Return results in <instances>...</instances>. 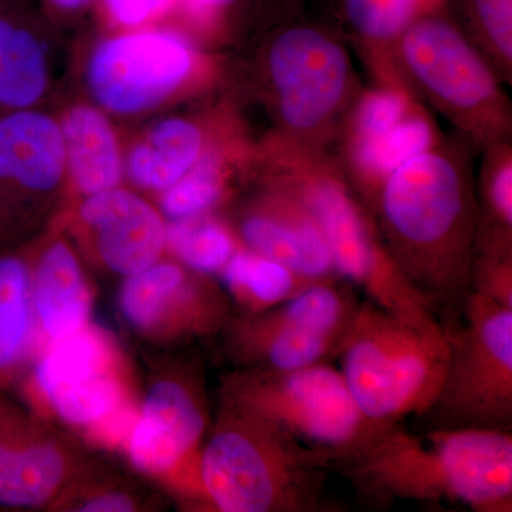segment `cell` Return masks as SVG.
<instances>
[{"label":"cell","mask_w":512,"mask_h":512,"mask_svg":"<svg viewBox=\"0 0 512 512\" xmlns=\"http://www.w3.org/2000/svg\"><path fill=\"white\" fill-rule=\"evenodd\" d=\"M286 188L305 202L318 221L340 278L362 289L367 301L397 318L416 325L439 323L429 302L404 278L346 185L322 175Z\"/></svg>","instance_id":"ba28073f"},{"label":"cell","mask_w":512,"mask_h":512,"mask_svg":"<svg viewBox=\"0 0 512 512\" xmlns=\"http://www.w3.org/2000/svg\"><path fill=\"white\" fill-rule=\"evenodd\" d=\"M53 8L63 13L82 12L92 3V0H49Z\"/></svg>","instance_id":"d590c367"},{"label":"cell","mask_w":512,"mask_h":512,"mask_svg":"<svg viewBox=\"0 0 512 512\" xmlns=\"http://www.w3.org/2000/svg\"><path fill=\"white\" fill-rule=\"evenodd\" d=\"M447 330L446 375L427 430H512V308L471 292Z\"/></svg>","instance_id":"5b68a950"},{"label":"cell","mask_w":512,"mask_h":512,"mask_svg":"<svg viewBox=\"0 0 512 512\" xmlns=\"http://www.w3.org/2000/svg\"><path fill=\"white\" fill-rule=\"evenodd\" d=\"M249 0H190L194 8L201 10L204 13H214V15H221V13L232 12L241 6L247 5ZM282 8H292L298 0H278Z\"/></svg>","instance_id":"e575fe53"},{"label":"cell","mask_w":512,"mask_h":512,"mask_svg":"<svg viewBox=\"0 0 512 512\" xmlns=\"http://www.w3.org/2000/svg\"><path fill=\"white\" fill-rule=\"evenodd\" d=\"M120 308L133 328L171 336H208L224 330L229 318L227 296L208 275L180 262H160L127 276Z\"/></svg>","instance_id":"4fadbf2b"},{"label":"cell","mask_w":512,"mask_h":512,"mask_svg":"<svg viewBox=\"0 0 512 512\" xmlns=\"http://www.w3.org/2000/svg\"><path fill=\"white\" fill-rule=\"evenodd\" d=\"M33 318L49 342L89 325L93 296L82 265L66 242H52L30 264Z\"/></svg>","instance_id":"d6986e66"},{"label":"cell","mask_w":512,"mask_h":512,"mask_svg":"<svg viewBox=\"0 0 512 512\" xmlns=\"http://www.w3.org/2000/svg\"><path fill=\"white\" fill-rule=\"evenodd\" d=\"M194 67L190 45L175 33H128L101 42L87 69L94 99L116 114L153 109L183 86Z\"/></svg>","instance_id":"30bf717a"},{"label":"cell","mask_w":512,"mask_h":512,"mask_svg":"<svg viewBox=\"0 0 512 512\" xmlns=\"http://www.w3.org/2000/svg\"><path fill=\"white\" fill-rule=\"evenodd\" d=\"M484 201L490 214L491 231L511 232L512 228V165L510 161L494 168L484 187Z\"/></svg>","instance_id":"1f68e13d"},{"label":"cell","mask_w":512,"mask_h":512,"mask_svg":"<svg viewBox=\"0 0 512 512\" xmlns=\"http://www.w3.org/2000/svg\"><path fill=\"white\" fill-rule=\"evenodd\" d=\"M72 470L70 451L0 393V507H45Z\"/></svg>","instance_id":"2e32d148"},{"label":"cell","mask_w":512,"mask_h":512,"mask_svg":"<svg viewBox=\"0 0 512 512\" xmlns=\"http://www.w3.org/2000/svg\"><path fill=\"white\" fill-rule=\"evenodd\" d=\"M340 278L309 286L258 313H241L225 325L232 359L254 372H288L336 357L359 308Z\"/></svg>","instance_id":"52a82bcc"},{"label":"cell","mask_w":512,"mask_h":512,"mask_svg":"<svg viewBox=\"0 0 512 512\" xmlns=\"http://www.w3.org/2000/svg\"><path fill=\"white\" fill-rule=\"evenodd\" d=\"M474 18L498 56L512 59V0H470Z\"/></svg>","instance_id":"4dcf8cb0"},{"label":"cell","mask_w":512,"mask_h":512,"mask_svg":"<svg viewBox=\"0 0 512 512\" xmlns=\"http://www.w3.org/2000/svg\"><path fill=\"white\" fill-rule=\"evenodd\" d=\"M30 262L15 251L0 252V393L22 372L32 349Z\"/></svg>","instance_id":"603a6c76"},{"label":"cell","mask_w":512,"mask_h":512,"mask_svg":"<svg viewBox=\"0 0 512 512\" xmlns=\"http://www.w3.org/2000/svg\"><path fill=\"white\" fill-rule=\"evenodd\" d=\"M74 511L83 512H126L136 511L137 501L124 491L107 490L86 495L73 505Z\"/></svg>","instance_id":"836d02e7"},{"label":"cell","mask_w":512,"mask_h":512,"mask_svg":"<svg viewBox=\"0 0 512 512\" xmlns=\"http://www.w3.org/2000/svg\"><path fill=\"white\" fill-rule=\"evenodd\" d=\"M402 52L414 77L451 109L480 110L497 96L487 64L444 20L423 18L410 23L403 32Z\"/></svg>","instance_id":"9a60e30c"},{"label":"cell","mask_w":512,"mask_h":512,"mask_svg":"<svg viewBox=\"0 0 512 512\" xmlns=\"http://www.w3.org/2000/svg\"><path fill=\"white\" fill-rule=\"evenodd\" d=\"M376 211L384 247L416 292L436 313L463 309L480 221L461 165L424 151L384 180Z\"/></svg>","instance_id":"6da1fadb"},{"label":"cell","mask_w":512,"mask_h":512,"mask_svg":"<svg viewBox=\"0 0 512 512\" xmlns=\"http://www.w3.org/2000/svg\"><path fill=\"white\" fill-rule=\"evenodd\" d=\"M224 192L220 158L212 153L201 154L187 174L163 191L161 210L171 221L210 214L220 204Z\"/></svg>","instance_id":"4316f807"},{"label":"cell","mask_w":512,"mask_h":512,"mask_svg":"<svg viewBox=\"0 0 512 512\" xmlns=\"http://www.w3.org/2000/svg\"><path fill=\"white\" fill-rule=\"evenodd\" d=\"M335 458L222 392L200 457L208 505L221 512H315Z\"/></svg>","instance_id":"3957f363"},{"label":"cell","mask_w":512,"mask_h":512,"mask_svg":"<svg viewBox=\"0 0 512 512\" xmlns=\"http://www.w3.org/2000/svg\"><path fill=\"white\" fill-rule=\"evenodd\" d=\"M238 235L249 251L315 281L340 278L318 221L288 188L252 205L239 220Z\"/></svg>","instance_id":"e0dca14e"},{"label":"cell","mask_w":512,"mask_h":512,"mask_svg":"<svg viewBox=\"0 0 512 512\" xmlns=\"http://www.w3.org/2000/svg\"><path fill=\"white\" fill-rule=\"evenodd\" d=\"M165 248L181 265L198 274H220L238 251L234 235L210 214L165 225Z\"/></svg>","instance_id":"d4e9b609"},{"label":"cell","mask_w":512,"mask_h":512,"mask_svg":"<svg viewBox=\"0 0 512 512\" xmlns=\"http://www.w3.org/2000/svg\"><path fill=\"white\" fill-rule=\"evenodd\" d=\"M104 12L121 26H138L153 19L170 0H101Z\"/></svg>","instance_id":"d6a6232c"},{"label":"cell","mask_w":512,"mask_h":512,"mask_svg":"<svg viewBox=\"0 0 512 512\" xmlns=\"http://www.w3.org/2000/svg\"><path fill=\"white\" fill-rule=\"evenodd\" d=\"M47 87L46 53L36 33L0 0V109H32Z\"/></svg>","instance_id":"44dd1931"},{"label":"cell","mask_w":512,"mask_h":512,"mask_svg":"<svg viewBox=\"0 0 512 512\" xmlns=\"http://www.w3.org/2000/svg\"><path fill=\"white\" fill-rule=\"evenodd\" d=\"M346 474L369 497L512 511V433L437 429L416 436L387 424L348 460Z\"/></svg>","instance_id":"7a4b0ae2"},{"label":"cell","mask_w":512,"mask_h":512,"mask_svg":"<svg viewBox=\"0 0 512 512\" xmlns=\"http://www.w3.org/2000/svg\"><path fill=\"white\" fill-rule=\"evenodd\" d=\"M64 173L60 124L32 109L0 114V252L25 232L29 201L56 190Z\"/></svg>","instance_id":"5bb4252c"},{"label":"cell","mask_w":512,"mask_h":512,"mask_svg":"<svg viewBox=\"0 0 512 512\" xmlns=\"http://www.w3.org/2000/svg\"><path fill=\"white\" fill-rule=\"evenodd\" d=\"M220 275L242 313L274 308L319 282L247 248L238 249Z\"/></svg>","instance_id":"cb8c5ba5"},{"label":"cell","mask_w":512,"mask_h":512,"mask_svg":"<svg viewBox=\"0 0 512 512\" xmlns=\"http://www.w3.org/2000/svg\"><path fill=\"white\" fill-rule=\"evenodd\" d=\"M447 330L440 323L416 325L360 302L338 355L340 373L366 417L399 424L429 412L443 384Z\"/></svg>","instance_id":"277c9868"},{"label":"cell","mask_w":512,"mask_h":512,"mask_svg":"<svg viewBox=\"0 0 512 512\" xmlns=\"http://www.w3.org/2000/svg\"><path fill=\"white\" fill-rule=\"evenodd\" d=\"M201 154L200 128L184 119L164 120L131 148L127 173L138 187L163 192L187 174Z\"/></svg>","instance_id":"7402d4cb"},{"label":"cell","mask_w":512,"mask_h":512,"mask_svg":"<svg viewBox=\"0 0 512 512\" xmlns=\"http://www.w3.org/2000/svg\"><path fill=\"white\" fill-rule=\"evenodd\" d=\"M471 288L478 295L512 308L511 232L477 235Z\"/></svg>","instance_id":"83f0119b"},{"label":"cell","mask_w":512,"mask_h":512,"mask_svg":"<svg viewBox=\"0 0 512 512\" xmlns=\"http://www.w3.org/2000/svg\"><path fill=\"white\" fill-rule=\"evenodd\" d=\"M207 429V404L200 383L192 377H167L151 386L131 423L126 436L128 458L138 471L151 476L185 471L205 498L200 446Z\"/></svg>","instance_id":"8fae6325"},{"label":"cell","mask_w":512,"mask_h":512,"mask_svg":"<svg viewBox=\"0 0 512 512\" xmlns=\"http://www.w3.org/2000/svg\"><path fill=\"white\" fill-rule=\"evenodd\" d=\"M409 114V103L402 93L380 90L367 94L356 117V141L370 140L396 126Z\"/></svg>","instance_id":"f546056e"},{"label":"cell","mask_w":512,"mask_h":512,"mask_svg":"<svg viewBox=\"0 0 512 512\" xmlns=\"http://www.w3.org/2000/svg\"><path fill=\"white\" fill-rule=\"evenodd\" d=\"M433 131L429 121L407 114L396 126L370 140L356 141L355 157L360 173L370 180V187H382L394 170L429 150ZM377 190V194H379ZM377 198V197H376ZM376 202V201H375Z\"/></svg>","instance_id":"484cf974"},{"label":"cell","mask_w":512,"mask_h":512,"mask_svg":"<svg viewBox=\"0 0 512 512\" xmlns=\"http://www.w3.org/2000/svg\"><path fill=\"white\" fill-rule=\"evenodd\" d=\"M79 217L93 232L101 261L116 274L130 276L160 261L163 218L133 192L116 187L89 195Z\"/></svg>","instance_id":"ac0fdd59"},{"label":"cell","mask_w":512,"mask_h":512,"mask_svg":"<svg viewBox=\"0 0 512 512\" xmlns=\"http://www.w3.org/2000/svg\"><path fill=\"white\" fill-rule=\"evenodd\" d=\"M224 393L330 454L335 463L348 460L387 426L366 417L329 362L288 372L241 370L228 377Z\"/></svg>","instance_id":"8992f818"},{"label":"cell","mask_w":512,"mask_h":512,"mask_svg":"<svg viewBox=\"0 0 512 512\" xmlns=\"http://www.w3.org/2000/svg\"><path fill=\"white\" fill-rule=\"evenodd\" d=\"M420 0H343L345 15L360 35L390 39L413 22Z\"/></svg>","instance_id":"f1b7e54d"},{"label":"cell","mask_w":512,"mask_h":512,"mask_svg":"<svg viewBox=\"0 0 512 512\" xmlns=\"http://www.w3.org/2000/svg\"><path fill=\"white\" fill-rule=\"evenodd\" d=\"M268 66L282 120L296 131L322 126L348 89V56L322 30H282L272 42Z\"/></svg>","instance_id":"7c38bea8"},{"label":"cell","mask_w":512,"mask_h":512,"mask_svg":"<svg viewBox=\"0 0 512 512\" xmlns=\"http://www.w3.org/2000/svg\"><path fill=\"white\" fill-rule=\"evenodd\" d=\"M119 359L109 336L89 323L49 342L33 375L37 393L69 426L99 439L127 436L134 417Z\"/></svg>","instance_id":"9c48e42d"},{"label":"cell","mask_w":512,"mask_h":512,"mask_svg":"<svg viewBox=\"0 0 512 512\" xmlns=\"http://www.w3.org/2000/svg\"><path fill=\"white\" fill-rule=\"evenodd\" d=\"M66 170L82 194L116 188L123 175L119 140L110 121L97 109L77 106L67 111L62 126Z\"/></svg>","instance_id":"ffe728a7"}]
</instances>
